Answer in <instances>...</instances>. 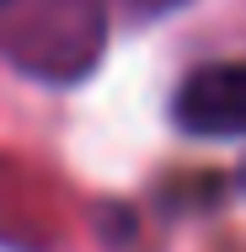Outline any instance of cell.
Listing matches in <instances>:
<instances>
[{"label": "cell", "mask_w": 246, "mask_h": 252, "mask_svg": "<svg viewBox=\"0 0 246 252\" xmlns=\"http://www.w3.org/2000/svg\"><path fill=\"white\" fill-rule=\"evenodd\" d=\"M171 118L193 140H230L246 134V59L225 64H198L193 75L177 86Z\"/></svg>", "instance_id": "6da1fadb"}, {"label": "cell", "mask_w": 246, "mask_h": 252, "mask_svg": "<svg viewBox=\"0 0 246 252\" xmlns=\"http://www.w3.org/2000/svg\"><path fill=\"white\" fill-rule=\"evenodd\" d=\"M241 188H246V172H241Z\"/></svg>", "instance_id": "7a4b0ae2"}]
</instances>
